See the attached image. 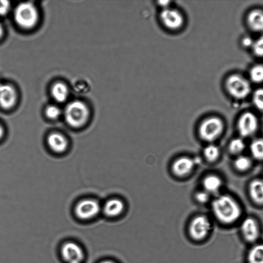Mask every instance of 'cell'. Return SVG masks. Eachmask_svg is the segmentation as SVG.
<instances>
[{"instance_id":"cell-1","label":"cell","mask_w":263,"mask_h":263,"mask_svg":"<svg viewBox=\"0 0 263 263\" xmlns=\"http://www.w3.org/2000/svg\"><path fill=\"white\" fill-rule=\"evenodd\" d=\"M157 17L161 28L171 34L182 32L187 24L186 13L175 3L167 8L158 10Z\"/></svg>"},{"instance_id":"cell-2","label":"cell","mask_w":263,"mask_h":263,"mask_svg":"<svg viewBox=\"0 0 263 263\" xmlns=\"http://www.w3.org/2000/svg\"><path fill=\"white\" fill-rule=\"evenodd\" d=\"M212 208L216 218L225 224H230L236 221L241 213L237 203L227 195H221L216 198L212 202Z\"/></svg>"},{"instance_id":"cell-3","label":"cell","mask_w":263,"mask_h":263,"mask_svg":"<svg viewBox=\"0 0 263 263\" xmlns=\"http://www.w3.org/2000/svg\"><path fill=\"white\" fill-rule=\"evenodd\" d=\"M13 18L20 27L30 29L34 27L38 22L39 12L36 6L31 2H22L15 7Z\"/></svg>"},{"instance_id":"cell-4","label":"cell","mask_w":263,"mask_h":263,"mask_svg":"<svg viewBox=\"0 0 263 263\" xmlns=\"http://www.w3.org/2000/svg\"><path fill=\"white\" fill-rule=\"evenodd\" d=\"M89 110L86 104L80 100H74L67 104L64 110V117L71 126L79 127L87 121Z\"/></svg>"},{"instance_id":"cell-5","label":"cell","mask_w":263,"mask_h":263,"mask_svg":"<svg viewBox=\"0 0 263 263\" xmlns=\"http://www.w3.org/2000/svg\"><path fill=\"white\" fill-rule=\"evenodd\" d=\"M226 88L229 93L236 99L246 98L251 91L249 81L239 74H232L228 77L226 82Z\"/></svg>"},{"instance_id":"cell-6","label":"cell","mask_w":263,"mask_h":263,"mask_svg":"<svg viewBox=\"0 0 263 263\" xmlns=\"http://www.w3.org/2000/svg\"><path fill=\"white\" fill-rule=\"evenodd\" d=\"M223 127L222 121L216 117L204 120L199 126V135L205 141H212L221 134Z\"/></svg>"},{"instance_id":"cell-7","label":"cell","mask_w":263,"mask_h":263,"mask_svg":"<svg viewBox=\"0 0 263 263\" xmlns=\"http://www.w3.org/2000/svg\"><path fill=\"white\" fill-rule=\"evenodd\" d=\"M211 230V223L204 216H198L191 221L189 227L191 236L195 240L204 238Z\"/></svg>"},{"instance_id":"cell-8","label":"cell","mask_w":263,"mask_h":263,"mask_svg":"<svg viewBox=\"0 0 263 263\" xmlns=\"http://www.w3.org/2000/svg\"><path fill=\"white\" fill-rule=\"evenodd\" d=\"M258 124L256 116L251 112H246L239 119L237 128L241 136L248 137L255 132Z\"/></svg>"},{"instance_id":"cell-9","label":"cell","mask_w":263,"mask_h":263,"mask_svg":"<svg viewBox=\"0 0 263 263\" xmlns=\"http://www.w3.org/2000/svg\"><path fill=\"white\" fill-rule=\"evenodd\" d=\"M100 211V205L92 199H85L77 205L75 212L77 216L82 219H87L95 216Z\"/></svg>"},{"instance_id":"cell-10","label":"cell","mask_w":263,"mask_h":263,"mask_svg":"<svg viewBox=\"0 0 263 263\" xmlns=\"http://www.w3.org/2000/svg\"><path fill=\"white\" fill-rule=\"evenodd\" d=\"M61 254L64 259L68 263H81L84 258V253L81 247L72 242L63 245Z\"/></svg>"},{"instance_id":"cell-11","label":"cell","mask_w":263,"mask_h":263,"mask_svg":"<svg viewBox=\"0 0 263 263\" xmlns=\"http://www.w3.org/2000/svg\"><path fill=\"white\" fill-rule=\"evenodd\" d=\"M17 93L14 87L9 84L0 83V107L7 110L15 104Z\"/></svg>"},{"instance_id":"cell-12","label":"cell","mask_w":263,"mask_h":263,"mask_svg":"<svg viewBox=\"0 0 263 263\" xmlns=\"http://www.w3.org/2000/svg\"><path fill=\"white\" fill-rule=\"evenodd\" d=\"M240 231L243 238L250 242L256 241L259 236L258 225L255 220L251 217L246 218L242 221Z\"/></svg>"},{"instance_id":"cell-13","label":"cell","mask_w":263,"mask_h":263,"mask_svg":"<svg viewBox=\"0 0 263 263\" xmlns=\"http://www.w3.org/2000/svg\"><path fill=\"white\" fill-rule=\"evenodd\" d=\"M195 164L194 159L182 157L175 161L172 165V170L175 175L183 176L190 173Z\"/></svg>"},{"instance_id":"cell-14","label":"cell","mask_w":263,"mask_h":263,"mask_svg":"<svg viewBox=\"0 0 263 263\" xmlns=\"http://www.w3.org/2000/svg\"><path fill=\"white\" fill-rule=\"evenodd\" d=\"M47 141L50 147L57 153H62L65 151L68 145L65 137L58 133L50 134L48 137Z\"/></svg>"},{"instance_id":"cell-15","label":"cell","mask_w":263,"mask_h":263,"mask_svg":"<svg viewBox=\"0 0 263 263\" xmlns=\"http://www.w3.org/2000/svg\"><path fill=\"white\" fill-rule=\"evenodd\" d=\"M249 27L256 32H263V11L255 9L251 11L247 17Z\"/></svg>"},{"instance_id":"cell-16","label":"cell","mask_w":263,"mask_h":263,"mask_svg":"<svg viewBox=\"0 0 263 263\" xmlns=\"http://www.w3.org/2000/svg\"><path fill=\"white\" fill-rule=\"evenodd\" d=\"M51 93L56 101L62 103L67 100L69 96V90L65 84L57 82L52 85Z\"/></svg>"},{"instance_id":"cell-17","label":"cell","mask_w":263,"mask_h":263,"mask_svg":"<svg viewBox=\"0 0 263 263\" xmlns=\"http://www.w3.org/2000/svg\"><path fill=\"white\" fill-rule=\"evenodd\" d=\"M251 197L258 204L263 203V180L255 179L253 180L249 186Z\"/></svg>"},{"instance_id":"cell-18","label":"cell","mask_w":263,"mask_h":263,"mask_svg":"<svg viewBox=\"0 0 263 263\" xmlns=\"http://www.w3.org/2000/svg\"><path fill=\"white\" fill-rule=\"evenodd\" d=\"M124 209L123 202L118 199H111L107 201L104 206L105 214L110 217L119 215Z\"/></svg>"},{"instance_id":"cell-19","label":"cell","mask_w":263,"mask_h":263,"mask_svg":"<svg viewBox=\"0 0 263 263\" xmlns=\"http://www.w3.org/2000/svg\"><path fill=\"white\" fill-rule=\"evenodd\" d=\"M248 263H263V243L255 244L247 256Z\"/></svg>"},{"instance_id":"cell-20","label":"cell","mask_w":263,"mask_h":263,"mask_svg":"<svg viewBox=\"0 0 263 263\" xmlns=\"http://www.w3.org/2000/svg\"><path fill=\"white\" fill-rule=\"evenodd\" d=\"M203 185L206 192L210 193L217 192L221 185L220 179L214 175L206 177L203 181Z\"/></svg>"},{"instance_id":"cell-21","label":"cell","mask_w":263,"mask_h":263,"mask_svg":"<svg viewBox=\"0 0 263 263\" xmlns=\"http://www.w3.org/2000/svg\"><path fill=\"white\" fill-rule=\"evenodd\" d=\"M253 157L259 160H263V139H255L251 143L250 147Z\"/></svg>"},{"instance_id":"cell-22","label":"cell","mask_w":263,"mask_h":263,"mask_svg":"<svg viewBox=\"0 0 263 263\" xmlns=\"http://www.w3.org/2000/svg\"><path fill=\"white\" fill-rule=\"evenodd\" d=\"M250 77L254 83L263 82V65L258 64L252 67L250 71Z\"/></svg>"},{"instance_id":"cell-23","label":"cell","mask_w":263,"mask_h":263,"mask_svg":"<svg viewBox=\"0 0 263 263\" xmlns=\"http://www.w3.org/2000/svg\"><path fill=\"white\" fill-rule=\"evenodd\" d=\"M204 156L209 161H214L217 159L219 155L218 147L213 144L206 146L203 151Z\"/></svg>"},{"instance_id":"cell-24","label":"cell","mask_w":263,"mask_h":263,"mask_svg":"<svg viewBox=\"0 0 263 263\" xmlns=\"http://www.w3.org/2000/svg\"><path fill=\"white\" fill-rule=\"evenodd\" d=\"M245 144L240 138L233 139L229 144V149L232 153L238 154L245 148Z\"/></svg>"},{"instance_id":"cell-25","label":"cell","mask_w":263,"mask_h":263,"mask_svg":"<svg viewBox=\"0 0 263 263\" xmlns=\"http://www.w3.org/2000/svg\"><path fill=\"white\" fill-rule=\"evenodd\" d=\"M234 165L237 169L240 171H245L250 166L251 161L248 157L240 156L235 159Z\"/></svg>"},{"instance_id":"cell-26","label":"cell","mask_w":263,"mask_h":263,"mask_svg":"<svg viewBox=\"0 0 263 263\" xmlns=\"http://www.w3.org/2000/svg\"><path fill=\"white\" fill-rule=\"evenodd\" d=\"M253 102L255 107L263 111V88L256 89L253 93Z\"/></svg>"},{"instance_id":"cell-27","label":"cell","mask_w":263,"mask_h":263,"mask_svg":"<svg viewBox=\"0 0 263 263\" xmlns=\"http://www.w3.org/2000/svg\"><path fill=\"white\" fill-rule=\"evenodd\" d=\"M45 114L49 118L55 119L60 116L61 111L58 106L54 105H50L46 108Z\"/></svg>"},{"instance_id":"cell-28","label":"cell","mask_w":263,"mask_h":263,"mask_svg":"<svg viewBox=\"0 0 263 263\" xmlns=\"http://www.w3.org/2000/svg\"><path fill=\"white\" fill-rule=\"evenodd\" d=\"M254 53L259 57H263V36L255 42L252 46Z\"/></svg>"},{"instance_id":"cell-29","label":"cell","mask_w":263,"mask_h":263,"mask_svg":"<svg viewBox=\"0 0 263 263\" xmlns=\"http://www.w3.org/2000/svg\"><path fill=\"white\" fill-rule=\"evenodd\" d=\"M11 4L7 0H0V17L5 16L9 12Z\"/></svg>"},{"instance_id":"cell-30","label":"cell","mask_w":263,"mask_h":263,"mask_svg":"<svg viewBox=\"0 0 263 263\" xmlns=\"http://www.w3.org/2000/svg\"><path fill=\"white\" fill-rule=\"evenodd\" d=\"M196 199L200 203H205L209 199V193L205 191L197 192L195 195Z\"/></svg>"},{"instance_id":"cell-31","label":"cell","mask_w":263,"mask_h":263,"mask_svg":"<svg viewBox=\"0 0 263 263\" xmlns=\"http://www.w3.org/2000/svg\"><path fill=\"white\" fill-rule=\"evenodd\" d=\"M175 4L174 1H160L156 2L155 5L158 10L163 9L167 8Z\"/></svg>"},{"instance_id":"cell-32","label":"cell","mask_w":263,"mask_h":263,"mask_svg":"<svg viewBox=\"0 0 263 263\" xmlns=\"http://www.w3.org/2000/svg\"><path fill=\"white\" fill-rule=\"evenodd\" d=\"M253 43L254 42L249 37H246L242 41V45L246 47L252 46Z\"/></svg>"},{"instance_id":"cell-33","label":"cell","mask_w":263,"mask_h":263,"mask_svg":"<svg viewBox=\"0 0 263 263\" xmlns=\"http://www.w3.org/2000/svg\"><path fill=\"white\" fill-rule=\"evenodd\" d=\"M4 32H5V30H4V26H3V24L2 23V22L0 21V41L3 37L4 35Z\"/></svg>"},{"instance_id":"cell-34","label":"cell","mask_w":263,"mask_h":263,"mask_svg":"<svg viewBox=\"0 0 263 263\" xmlns=\"http://www.w3.org/2000/svg\"><path fill=\"white\" fill-rule=\"evenodd\" d=\"M4 134V129L3 127L0 124V139L3 137Z\"/></svg>"},{"instance_id":"cell-35","label":"cell","mask_w":263,"mask_h":263,"mask_svg":"<svg viewBox=\"0 0 263 263\" xmlns=\"http://www.w3.org/2000/svg\"><path fill=\"white\" fill-rule=\"evenodd\" d=\"M100 263H115L111 261H109V260H105V261H102Z\"/></svg>"}]
</instances>
